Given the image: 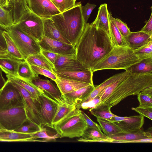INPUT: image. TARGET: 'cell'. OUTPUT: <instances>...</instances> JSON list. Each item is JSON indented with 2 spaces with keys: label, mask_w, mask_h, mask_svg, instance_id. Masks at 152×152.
Instances as JSON below:
<instances>
[{
  "label": "cell",
  "mask_w": 152,
  "mask_h": 152,
  "mask_svg": "<svg viewBox=\"0 0 152 152\" xmlns=\"http://www.w3.org/2000/svg\"><path fill=\"white\" fill-rule=\"evenodd\" d=\"M152 143V138H146L128 141H118L116 143Z\"/></svg>",
  "instance_id": "f5cc1de1"
},
{
  "label": "cell",
  "mask_w": 152,
  "mask_h": 152,
  "mask_svg": "<svg viewBox=\"0 0 152 152\" xmlns=\"http://www.w3.org/2000/svg\"><path fill=\"white\" fill-rule=\"evenodd\" d=\"M41 49V53L54 65L55 61L59 55L51 52Z\"/></svg>",
  "instance_id": "f907efd6"
},
{
  "label": "cell",
  "mask_w": 152,
  "mask_h": 152,
  "mask_svg": "<svg viewBox=\"0 0 152 152\" xmlns=\"http://www.w3.org/2000/svg\"><path fill=\"white\" fill-rule=\"evenodd\" d=\"M0 52H7L6 51L4 50L2 48L0 47Z\"/></svg>",
  "instance_id": "94428289"
},
{
  "label": "cell",
  "mask_w": 152,
  "mask_h": 152,
  "mask_svg": "<svg viewBox=\"0 0 152 152\" xmlns=\"http://www.w3.org/2000/svg\"><path fill=\"white\" fill-rule=\"evenodd\" d=\"M143 32L151 36H152V14L151 15L149 20L145 26L140 31Z\"/></svg>",
  "instance_id": "816d5d0a"
},
{
  "label": "cell",
  "mask_w": 152,
  "mask_h": 152,
  "mask_svg": "<svg viewBox=\"0 0 152 152\" xmlns=\"http://www.w3.org/2000/svg\"><path fill=\"white\" fill-rule=\"evenodd\" d=\"M80 2L73 7L55 15L50 18L61 35L75 47L86 23L82 15Z\"/></svg>",
  "instance_id": "7a4b0ae2"
},
{
  "label": "cell",
  "mask_w": 152,
  "mask_h": 152,
  "mask_svg": "<svg viewBox=\"0 0 152 152\" xmlns=\"http://www.w3.org/2000/svg\"><path fill=\"white\" fill-rule=\"evenodd\" d=\"M96 5L88 3L84 6H81V10L84 20L87 23L93 10L96 7Z\"/></svg>",
  "instance_id": "7dc6e473"
},
{
  "label": "cell",
  "mask_w": 152,
  "mask_h": 152,
  "mask_svg": "<svg viewBox=\"0 0 152 152\" xmlns=\"http://www.w3.org/2000/svg\"><path fill=\"white\" fill-rule=\"evenodd\" d=\"M152 86V73H130L104 102L111 107L130 96L136 95L146 88Z\"/></svg>",
  "instance_id": "3957f363"
},
{
  "label": "cell",
  "mask_w": 152,
  "mask_h": 152,
  "mask_svg": "<svg viewBox=\"0 0 152 152\" xmlns=\"http://www.w3.org/2000/svg\"><path fill=\"white\" fill-rule=\"evenodd\" d=\"M55 82L62 95L90 85L86 83L58 77Z\"/></svg>",
  "instance_id": "603a6c76"
},
{
  "label": "cell",
  "mask_w": 152,
  "mask_h": 152,
  "mask_svg": "<svg viewBox=\"0 0 152 152\" xmlns=\"http://www.w3.org/2000/svg\"><path fill=\"white\" fill-rule=\"evenodd\" d=\"M61 12H63L74 7L76 0H51Z\"/></svg>",
  "instance_id": "60d3db41"
},
{
  "label": "cell",
  "mask_w": 152,
  "mask_h": 152,
  "mask_svg": "<svg viewBox=\"0 0 152 152\" xmlns=\"http://www.w3.org/2000/svg\"><path fill=\"white\" fill-rule=\"evenodd\" d=\"M24 106L23 96L19 91L7 80L0 90V110Z\"/></svg>",
  "instance_id": "9c48e42d"
},
{
  "label": "cell",
  "mask_w": 152,
  "mask_h": 152,
  "mask_svg": "<svg viewBox=\"0 0 152 152\" xmlns=\"http://www.w3.org/2000/svg\"><path fill=\"white\" fill-rule=\"evenodd\" d=\"M25 60L30 65L35 66L54 72L55 70L54 65L41 53L30 55Z\"/></svg>",
  "instance_id": "83f0119b"
},
{
  "label": "cell",
  "mask_w": 152,
  "mask_h": 152,
  "mask_svg": "<svg viewBox=\"0 0 152 152\" xmlns=\"http://www.w3.org/2000/svg\"><path fill=\"white\" fill-rule=\"evenodd\" d=\"M129 117L127 119L113 123L122 132H127L141 128L144 124V117L140 115Z\"/></svg>",
  "instance_id": "7402d4cb"
},
{
  "label": "cell",
  "mask_w": 152,
  "mask_h": 152,
  "mask_svg": "<svg viewBox=\"0 0 152 152\" xmlns=\"http://www.w3.org/2000/svg\"><path fill=\"white\" fill-rule=\"evenodd\" d=\"M129 117H120L116 115L111 118L108 121L113 123L119 122L122 120L127 119Z\"/></svg>",
  "instance_id": "11a10c76"
},
{
  "label": "cell",
  "mask_w": 152,
  "mask_h": 152,
  "mask_svg": "<svg viewBox=\"0 0 152 152\" xmlns=\"http://www.w3.org/2000/svg\"><path fill=\"white\" fill-rule=\"evenodd\" d=\"M125 70L134 74L152 73V58L140 61L127 68Z\"/></svg>",
  "instance_id": "f1b7e54d"
},
{
  "label": "cell",
  "mask_w": 152,
  "mask_h": 152,
  "mask_svg": "<svg viewBox=\"0 0 152 152\" xmlns=\"http://www.w3.org/2000/svg\"><path fill=\"white\" fill-rule=\"evenodd\" d=\"M30 66L36 76H38L39 75H43L55 81L57 77L54 72L47 69L35 66L30 65Z\"/></svg>",
  "instance_id": "7bdbcfd3"
},
{
  "label": "cell",
  "mask_w": 152,
  "mask_h": 152,
  "mask_svg": "<svg viewBox=\"0 0 152 152\" xmlns=\"http://www.w3.org/2000/svg\"><path fill=\"white\" fill-rule=\"evenodd\" d=\"M103 102L100 97L98 95L92 100L87 102L81 103L76 106V107L77 109L82 108L86 110L95 107Z\"/></svg>",
  "instance_id": "ee69618b"
},
{
  "label": "cell",
  "mask_w": 152,
  "mask_h": 152,
  "mask_svg": "<svg viewBox=\"0 0 152 152\" xmlns=\"http://www.w3.org/2000/svg\"><path fill=\"white\" fill-rule=\"evenodd\" d=\"M7 80L22 86L30 94L33 99L39 102V96L42 93L45 92L41 90L37 89L28 81L16 76L6 75Z\"/></svg>",
  "instance_id": "4316f807"
},
{
  "label": "cell",
  "mask_w": 152,
  "mask_h": 152,
  "mask_svg": "<svg viewBox=\"0 0 152 152\" xmlns=\"http://www.w3.org/2000/svg\"><path fill=\"white\" fill-rule=\"evenodd\" d=\"M27 120L24 106L0 110V130L15 131Z\"/></svg>",
  "instance_id": "52a82bcc"
},
{
  "label": "cell",
  "mask_w": 152,
  "mask_h": 152,
  "mask_svg": "<svg viewBox=\"0 0 152 152\" xmlns=\"http://www.w3.org/2000/svg\"><path fill=\"white\" fill-rule=\"evenodd\" d=\"M110 14L108 10L107 4H102L98 9L96 19L92 23L97 28L104 30L108 34L110 21Z\"/></svg>",
  "instance_id": "cb8c5ba5"
},
{
  "label": "cell",
  "mask_w": 152,
  "mask_h": 152,
  "mask_svg": "<svg viewBox=\"0 0 152 152\" xmlns=\"http://www.w3.org/2000/svg\"><path fill=\"white\" fill-rule=\"evenodd\" d=\"M23 56L24 60L29 55L41 53L37 42L13 25L7 31Z\"/></svg>",
  "instance_id": "8992f818"
},
{
  "label": "cell",
  "mask_w": 152,
  "mask_h": 152,
  "mask_svg": "<svg viewBox=\"0 0 152 152\" xmlns=\"http://www.w3.org/2000/svg\"><path fill=\"white\" fill-rule=\"evenodd\" d=\"M140 60L128 46H113L111 51L92 69L93 72L103 69L126 70Z\"/></svg>",
  "instance_id": "277c9868"
},
{
  "label": "cell",
  "mask_w": 152,
  "mask_h": 152,
  "mask_svg": "<svg viewBox=\"0 0 152 152\" xmlns=\"http://www.w3.org/2000/svg\"><path fill=\"white\" fill-rule=\"evenodd\" d=\"M95 88L94 85H89L73 91L62 95L63 100L66 102L76 106L88 96Z\"/></svg>",
  "instance_id": "e0dca14e"
},
{
  "label": "cell",
  "mask_w": 152,
  "mask_h": 152,
  "mask_svg": "<svg viewBox=\"0 0 152 152\" xmlns=\"http://www.w3.org/2000/svg\"><path fill=\"white\" fill-rule=\"evenodd\" d=\"M43 23L44 36L71 44L68 40L61 35L51 18L43 19Z\"/></svg>",
  "instance_id": "484cf974"
},
{
  "label": "cell",
  "mask_w": 152,
  "mask_h": 152,
  "mask_svg": "<svg viewBox=\"0 0 152 152\" xmlns=\"http://www.w3.org/2000/svg\"><path fill=\"white\" fill-rule=\"evenodd\" d=\"M111 107L109 105L103 102L96 107L89 109L91 114L97 118L108 120L113 117L116 115L111 111Z\"/></svg>",
  "instance_id": "1f68e13d"
},
{
  "label": "cell",
  "mask_w": 152,
  "mask_h": 152,
  "mask_svg": "<svg viewBox=\"0 0 152 152\" xmlns=\"http://www.w3.org/2000/svg\"><path fill=\"white\" fill-rule=\"evenodd\" d=\"M77 58L87 69L91 70L113 49L109 34L92 23H86L76 46Z\"/></svg>",
  "instance_id": "6da1fadb"
},
{
  "label": "cell",
  "mask_w": 152,
  "mask_h": 152,
  "mask_svg": "<svg viewBox=\"0 0 152 152\" xmlns=\"http://www.w3.org/2000/svg\"><path fill=\"white\" fill-rule=\"evenodd\" d=\"M10 0H0V7L8 9Z\"/></svg>",
  "instance_id": "9f6ffc18"
},
{
  "label": "cell",
  "mask_w": 152,
  "mask_h": 152,
  "mask_svg": "<svg viewBox=\"0 0 152 152\" xmlns=\"http://www.w3.org/2000/svg\"><path fill=\"white\" fill-rule=\"evenodd\" d=\"M14 25L38 42L44 36L43 19L31 11L20 21Z\"/></svg>",
  "instance_id": "ba28073f"
},
{
  "label": "cell",
  "mask_w": 152,
  "mask_h": 152,
  "mask_svg": "<svg viewBox=\"0 0 152 152\" xmlns=\"http://www.w3.org/2000/svg\"><path fill=\"white\" fill-rule=\"evenodd\" d=\"M54 70L78 71L86 69L77 58L76 54L71 55H58L54 63Z\"/></svg>",
  "instance_id": "5bb4252c"
},
{
  "label": "cell",
  "mask_w": 152,
  "mask_h": 152,
  "mask_svg": "<svg viewBox=\"0 0 152 152\" xmlns=\"http://www.w3.org/2000/svg\"><path fill=\"white\" fill-rule=\"evenodd\" d=\"M110 17L111 20L114 23L118 29L124 37H127L131 31L126 23L119 19L114 18L111 14H110Z\"/></svg>",
  "instance_id": "b9f144b4"
},
{
  "label": "cell",
  "mask_w": 152,
  "mask_h": 152,
  "mask_svg": "<svg viewBox=\"0 0 152 152\" xmlns=\"http://www.w3.org/2000/svg\"><path fill=\"white\" fill-rule=\"evenodd\" d=\"M134 51L140 61L152 58V39L144 45Z\"/></svg>",
  "instance_id": "ab89813d"
},
{
  "label": "cell",
  "mask_w": 152,
  "mask_h": 152,
  "mask_svg": "<svg viewBox=\"0 0 152 152\" xmlns=\"http://www.w3.org/2000/svg\"><path fill=\"white\" fill-rule=\"evenodd\" d=\"M130 73L128 71L122 77L107 87L98 95L100 97L102 102H104L111 95L117 86Z\"/></svg>",
  "instance_id": "f35d334b"
},
{
  "label": "cell",
  "mask_w": 152,
  "mask_h": 152,
  "mask_svg": "<svg viewBox=\"0 0 152 152\" xmlns=\"http://www.w3.org/2000/svg\"><path fill=\"white\" fill-rule=\"evenodd\" d=\"M4 55H7V52H0V56H4Z\"/></svg>",
  "instance_id": "91938a15"
},
{
  "label": "cell",
  "mask_w": 152,
  "mask_h": 152,
  "mask_svg": "<svg viewBox=\"0 0 152 152\" xmlns=\"http://www.w3.org/2000/svg\"><path fill=\"white\" fill-rule=\"evenodd\" d=\"M23 60L7 55L0 56V67L6 75L16 76L19 64Z\"/></svg>",
  "instance_id": "d4e9b609"
},
{
  "label": "cell",
  "mask_w": 152,
  "mask_h": 152,
  "mask_svg": "<svg viewBox=\"0 0 152 152\" xmlns=\"http://www.w3.org/2000/svg\"><path fill=\"white\" fill-rule=\"evenodd\" d=\"M137 95L139 102V107H152V97L141 92Z\"/></svg>",
  "instance_id": "bcb514c9"
},
{
  "label": "cell",
  "mask_w": 152,
  "mask_h": 152,
  "mask_svg": "<svg viewBox=\"0 0 152 152\" xmlns=\"http://www.w3.org/2000/svg\"><path fill=\"white\" fill-rule=\"evenodd\" d=\"M132 109L138 113L140 115L152 119V107H140L132 108Z\"/></svg>",
  "instance_id": "c3c4849f"
},
{
  "label": "cell",
  "mask_w": 152,
  "mask_h": 152,
  "mask_svg": "<svg viewBox=\"0 0 152 152\" xmlns=\"http://www.w3.org/2000/svg\"><path fill=\"white\" fill-rule=\"evenodd\" d=\"M104 134L109 138L112 135L122 132L120 129L114 123L100 118L97 119Z\"/></svg>",
  "instance_id": "d590c367"
},
{
  "label": "cell",
  "mask_w": 152,
  "mask_h": 152,
  "mask_svg": "<svg viewBox=\"0 0 152 152\" xmlns=\"http://www.w3.org/2000/svg\"><path fill=\"white\" fill-rule=\"evenodd\" d=\"M14 24L10 11L0 7V28L7 31Z\"/></svg>",
  "instance_id": "8d00e7d4"
},
{
  "label": "cell",
  "mask_w": 152,
  "mask_h": 152,
  "mask_svg": "<svg viewBox=\"0 0 152 152\" xmlns=\"http://www.w3.org/2000/svg\"><path fill=\"white\" fill-rule=\"evenodd\" d=\"M30 10L42 19L50 18L61 12L51 0H26Z\"/></svg>",
  "instance_id": "7c38bea8"
},
{
  "label": "cell",
  "mask_w": 152,
  "mask_h": 152,
  "mask_svg": "<svg viewBox=\"0 0 152 152\" xmlns=\"http://www.w3.org/2000/svg\"><path fill=\"white\" fill-rule=\"evenodd\" d=\"M152 37L140 31L136 32H131L128 36L124 38L127 46L134 50L148 42L152 39Z\"/></svg>",
  "instance_id": "d6986e66"
},
{
  "label": "cell",
  "mask_w": 152,
  "mask_h": 152,
  "mask_svg": "<svg viewBox=\"0 0 152 152\" xmlns=\"http://www.w3.org/2000/svg\"><path fill=\"white\" fill-rule=\"evenodd\" d=\"M35 87L41 90L58 102L63 100L62 95L59 89L48 80L35 76L28 81Z\"/></svg>",
  "instance_id": "9a60e30c"
},
{
  "label": "cell",
  "mask_w": 152,
  "mask_h": 152,
  "mask_svg": "<svg viewBox=\"0 0 152 152\" xmlns=\"http://www.w3.org/2000/svg\"><path fill=\"white\" fill-rule=\"evenodd\" d=\"M82 115L86 123L87 127L93 128L101 131L102 129L97 124L94 122L84 112L82 111Z\"/></svg>",
  "instance_id": "681fc988"
},
{
  "label": "cell",
  "mask_w": 152,
  "mask_h": 152,
  "mask_svg": "<svg viewBox=\"0 0 152 152\" xmlns=\"http://www.w3.org/2000/svg\"><path fill=\"white\" fill-rule=\"evenodd\" d=\"M28 123L26 124L25 123L15 131L23 133H30L40 130L43 127L28 121Z\"/></svg>",
  "instance_id": "f6af8a7d"
},
{
  "label": "cell",
  "mask_w": 152,
  "mask_h": 152,
  "mask_svg": "<svg viewBox=\"0 0 152 152\" xmlns=\"http://www.w3.org/2000/svg\"><path fill=\"white\" fill-rule=\"evenodd\" d=\"M38 105L44 125L53 129L52 122L57 110L58 102L44 92L39 96Z\"/></svg>",
  "instance_id": "8fae6325"
},
{
  "label": "cell",
  "mask_w": 152,
  "mask_h": 152,
  "mask_svg": "<svg viewBox=\"0 0 152 152\" xmlns=\"http://www.w3.org/2000/svg\"><path fill=\"white\" fill-rule=\"evenodd\" d=\"M17 76L27 81L36 76L30 65L26 60L22 61L19 64Z\"/></svg>",
  "instance_id": "74e56055"
},
{
  "label": "cell",
  "mask_w": 152,
  "mask_h": 152,
  "mask_svg": "<svg viewBox=\"0 0 152 152\" xmlns=\"http://www.w3.org/2000/svg\"><path fill=\"white\" fill-rule=\"evenodd\" d=\"M152 128H149L146 132L141 129L127 132H121L111 136L110 138L113 140L112 142L118 141H128L140 139L152 138Z\"/></svg>",
  "instance_id": "ac0fdd59"
},
{
  "label": "cell",
  "mask_w": 152,
  "mask_h": 152,
  "mask_svg": "<svg viewBox=\"0 0 152 152\" xmlns=\"http://www.w3.org/2000/svg\"><path fill=\"white\" fill-rule=\"evenodd\" d=\"M11 82L19 91L23 96L24 106L28 121L40 127L44 125L39 111V102L34 99L28 92L23 87L15 83Z\"/></svg>",
  "instance_id": "30bf717a"
},
{
  "label": "cell",
  "mask_w": 152,
  "mask_h": 152,
  "mask_svg": "<svg viewBox=\"0 0 152 152\" xmlns=\"http://www.w3.org/2000/svg\"><path fill=\"white\" fill-rule=\"evenodd\" d=\"M141 92L144 94L152 97V86L146 88Z\"/></svg>",
  "instance_id": "680465c9"
},
{
  "label": "cell",
  "mask_w": 152,
  "mask_h": 152,
  "mask_svg": "<svg viewBox=\"0 0 152 152\" xmlns=\"http://www.w3.org/2000/svg\"><path fill=\"white\" fill-rule=\"evenodd\" d=\"M38 43L41 49L59 55H71L76 54L75 47L72 45L44 36Z\"/></svg>",
  "instance_id": "4fadbf2b"
},
{
  "label": "cell",
  "mask_w": 152,
  "mask_h": 152,
  "mask_svg": "<svg viewBox=\"0 0 152 152\" xmlns=\"http://www.w3.org/2000/svg\"><path fill=\"white\" fill-rule=\"evenodd\" d=\"M54 72L57 77L71 79L94 85L93 71L89 69L78 71H56Z\"/></svg>",
  "instance_id": "2e32d148"
},
{
  "label": "cell",
  "mask_w": 152,
  "mask_h": 152,
  "mask_svg": "<svg viewBox=\"0 0 152 152\" xmlns=\"http://www.w3.org/2000/svg\"><path fill=\"white\" fill-rule=\"evenodd\" d=\"M2 70L0 67V90L3 88L6 81L3 76Z\"/></svg>",
  "instance_id": "6f0895ef"
},
{
  "label": "cell",
  "mask_w": 152,
  "mask_h": 152,
  "mask_svg": "<svg viewBox=\"0 0 152 152\" xmlns=\"http://www.w3.org/2000/svg\"><path fill=\"white\" fill-rule=\"evenodd\" d=\"M76 109V106L67 103L63 100L61 102H58L57 110L52 122L53 126Z\"/></svg>",
  "instance_id": "d6a6232c"
},
{
  "label": "cell",
  "mask_w": 152,
  "mask_h": 152,
  "mask_svg": "<svg viewBox=\"0 0 152 152\" xmlns=\"http://www.w3.org/2000/svg\"><path fill=\"white\" fill-rule=\"evenodd\" d=\"M3 31L0 28V47L7 51L6 42L3 34Z\"/></svg>",
  "instance_id": "db71d44e"
},
{
  "label": "cell",
  "mask_w": 152,
  "mask_h": 152,
  "mask_svg": "<svg viewBox=\"0 0 152 152\" xmlns=\"http://www.w3.org/2000/svg\"><path fill=\"white\" fill-rule=\"evenodd\" d=\"M3 34L7 45V56L21 60H24V58L15 42L6 31H4Z\"/></svg>",
  "instance_id": "836d02e7"
},
{
  "label": "cell",
  "mask_w": 152,
  "mask_h": 152,
  "mask_svg": "<svg viewBox=\"0 0 152 152\" xmlns=\"http://www.w3.org/2000/svg\"><path fill=\"white\" fill-rule=\"evenodd\" d=\"M127 72V71H126L114 75L106 80L100 85L95 87L92 92L88 96L83 99L81 103L87 102L92 100L98 95L107 87L120 78Z\"/></svg>",
  "instance_id": "4dcf8cb0"
},
{
  "label": "cell",
  "mask_w": 152,
  "mask_h": 152,
  "mask_svg": "<svg viewBox=\"0 0 152 152\" xmlns=\"http://www.w3.org/2000/svg\"><path fill=\"white\" fill-rule=\"evenodd\" d=\"M30 138V133L0 130V141L29 142Z\"/></svg>",
  "instance_id": "f546056e"
},
{
  "label": "cell",
  "mask_w": 152,
  "mask_h": 152,
  "mask_svg": "<svg viewBox=\"0 0 152 152\" xmlns=\"http://www.w3.org/2000/svg\"><path fill=\"white\" fill-rule=\"evenodd\" d=\"M81 112L76 108L53 126V129L61 138H72L82 136L87 126Z\"/></svg>",
  "instance_id": "5b68a950"
},
{
  "label": "cell",
  "mask_w": 152,
  "mask_h": 152,
  "mask_svg": "<svg viewBox=\"0 0 152 152\" xmlns=\"http://www.w3.org/2000/svg\"><path fill=\"white\" fill-rule=\"evenodd\" d=\"M8 9L12 14L14 24L20 21L31 11L26 0H10Z\"/></svg>",
  "instance_id": "ffe728a7"
},
{
  "label": "cell",
  "mask_w": 152,
  "mask_h": 152,
  "mask_svg": "<svg viewBox=\"0 0 152 152\" xmlns=\"http://www.w3.org/2000/svg\"><path fill=\"white\" fill-rule=\"evenodd\" d=\"M78 141L84 142H112L113 140L109 138L101 131L96 129L87 127Z\"/></svg>",
  "instance_id": "44dd1931"
},
{
  "label": "cell",
  "mask_w": 152,
  "mask_h": 152,
  "mask_svg": "<svg viewBox=\"0 0 152 152\" xmlns=\"http://www.w3.org/2000/svg\"><path fill=\"white\" fill-rule=\"evenodd\" d=\"M109 35L113 46H127L124 37L110 18Z\"/></svg>",
  "instance_id": "e575fe53"
}]
</instances>
